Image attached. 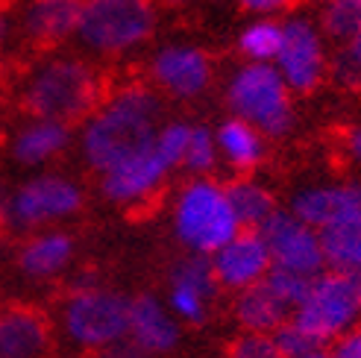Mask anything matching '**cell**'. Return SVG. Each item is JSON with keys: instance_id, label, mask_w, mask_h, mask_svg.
<instances>
[{"instance_id": "1", "label": "cell", "mask_w": 361, "mask_h": 358, "mask_svg": "<svg viewBox=\"0 0 361 358\" xmlns=\"http://www.w3.org/2000/svg\"><path fill=\"white\" fill-rule=\"evenodd\" d=\"M165 115V100L150 82L126 80L106 92V100L80 123V153L94 173H106L123 159L153 144Z\"/></svg>"}, {"instance_id": "2", "label": "cell", "mask_w": 361, "mask_h": 358, "mask_svg": "<svg viewBox=\"0 0 361 358\" xmlns=\"http://www.w3.org/2000/svg\"><path fill=\"white\" fill-rule=\"evenodd\" d=\"M106 77L92 59L74 53H47L21 77L18 103L30 118L77 127L106 100Z\"/></svg>"}, {"instance_id": "3", "label": "cell", "mask_w": 361, "mask_h": 358, "mask_svg": "<svg viewBox=\"0 0 361 358\" xmlns=\"http://www.w3.org/2000/svg\"><path fill=\"white\" fill-rule=\"evenodd\" d=\"M156 27V0H82L74 39L94 59H121L147 44Z\"/></svg>"}, {"instance_id": "4", "label": "cell", "mask_w": 361, "mask_h": 358, "mask_svg": "<svg viewBox=\"0 0 361 358\" xmlns=\"http://www.w3.org/2000/svg\"><path fill=\"white\" fill-rule=\"evenodd\" d=\"M226 109L247 121L264 138H282L294 130V94L270 62H244L229 74Z\"/></svg>"}, {"instance_id": "5", "label": "cell", "mask_w": 361, "mask_h": 358, "mask_svg": "<svg viewBox=\"0 0 361 358\" xmlns=\"http://www.w3.org/2000/svg\"><path fill=\"white\" fill-rule=\"evenodd\" d=\"M173 232L188 253L197 256H212L229 238H235L241 226L229 206L224 183L191 176L173 200Z\"/></svg>"}, {"instance_id": "6", "label": "cell", "mask_w": 361, "mask_h": 358, "mask_svg": "<svg viewBox=\"0 0 361 358\" xmlns=\"http://www.w3.org/2000/svg\"><path fill=\"white\" fill-rule=\"evenodd\" d=\"M291 320L320 347H329L335 338L361 323V276L338 271L317 273Z\"/></svg>"}, {"instance_id": "7", "label": "cell", "mask_w": 361, "mask_h": 358, "mask_svg": "<svg viewBox=\"0 0 361 358\" xmlns=\"http://www.w3.org/2000/svg\"><path fill=\"white\" fill-rule=\"evenodd\" d=\"M59 323L74 347L94 352L106 344L126 338L130 326V297L112 288H92L80 294H65L59 309Z\"/></svg>"}, {"instance_id": "8", "label": "cell", "mask_w": 361, "mask_h": 358, "mask_svg": "<svg viewBox=\"0 0 361 358\" xmlns=\"http://www.w3.org/2000/svg\"><path fill=\"white\" fill-rule=\"evenodd\" d=\"M85 203V191L68 176L42 173L18 185L6 197L0 226L9 232H35L47 223L74 218Z\"/></svg>"}, {"instance_id": "9", "label": "cell", "mask_w": 361, "mask_h": 358, "mask_svg": "<svg viewBox=\"0 0 361 358\" xmlns=\"http://www.w3.org/2000/svg\"><path fill=\"white\" fill-rule=\"evenodd\" d=\"M274 68L291 94H312L329 77L326 35L309 15H288L282 21V42Z\"/></svg>"}, {"instance_id": "10", "label": "cell", "mask_w": 361, "mask_h": 358, "mask_svg": "<svg viewBox=\"0 0 361 358\" xmlns=\"http://www.w3.org/2000/svg\"><path fill=\"white\" fill-rule=\"evenodd\" d=\"M147 74L159 94L173 100H197L212 88L214 62L200 44L176 42L153 53Z\"/></svg>"}, {"instance_id": "11", "label": "cell", "mask_w": 361, "mask_h": 358, "mask_svg": "<svg viewBox=\"0 0 361 358\" xmlns=\"http://www.w3.org/2000/svg\"><path fill=\"white\" fill-rule=\"evenodd\" d=\"M256 232L262 235L274 267H285V271L305 276H317L326 271L317 229L305 226L288 209H276Z\"/></svg>"}, {"instance_id": "12", "label": "cell", "mask_w": 361, "mask_h": 358, "mask_svg": "<svg viewBox=\"0 0 361 358\" xmlns=\"http://www.w3.org/2000/svg\"><path fill=\"white\" fill-rule=\"evenodd\" d=\"M171 173L173 171L161 162L159 153L150 144L147 150L123 159L112 171L100 173V194L112 206H121V209L147 206L150 200H156V194L165 188Z\"/></svg>"}, {"instance_id": "13", "label": "cell", "mask_w": 361, "mask_h": 358, "mask_svg": "<svg viewBox=\"0 0 361 358\" xmlns=\"http://www.w3.org/2000/svg\"><path fill=\"white\" fill-rule=\"evenodd\" d=\"M0 358H53V320L39 306H0Z\"/></svg>"}, {"instance_id": "14", "label": "cell", "mask_w": 361, "mask_h": 358, "mask_svg": "<svg viewBox=\"0 0 361 358\" xmlns=\"http://www.w3.org/2000/svg\"><path fill=\"white\" fill-rule=\"evenodd\" d=\"M214 279L226 291H244L250 285H256L267 276L270 253L256 229H241L235 238H229L221 249H214L209 256Z\"/></svg>"}, {"instance_id": "15", "label": "cell", "mask_w": 361, "mask_h": 358, "mask_svg": "<svg viewBox=\"0 0 361 358\" xmlns=\"http://www.w3.org/2000/svg\"><path fill=\"white\" fill-rule=\"evenodd\" d=\"M82 0H24L18 32L39 50H56L77 35Z\"/></svg>"}, {"instance_id": "16", "label": "cell", "mask_w": 361, "mask_h": 358, "mask_svg": "<svg viewBox=\"0 0 361 358\" xmlns=\"http://www.w3.org/2000/svg\"><path fill=\"white\" fill-rule=\"evenodd\" d=\"M288 211L305 226L320 232L350 214H361V183H326L300 188L288 203Z\"/></svg>"}, {"instance_id": "17", "label": "cell", "mask_w": 361, "mask_h": 358, "mask_svg": "<svg viewBox=\"0 0 361 358\" xmlns=\"http://www.w3.org/2000/svg\"><path fill=\"white\" fill-rule=\"evenodd\" d=\"M126 338L135 341L144 352L153 358L168 355L179 347V320L171 314V309L153 294H138L130 297V326H126Z\"/></svg>"}, {"instance_id": "18", "label": "cell", "mask_w": 361, "mask_h": 358, "mask_svg": "<svg viewBox=\"0 0 361 358\" xmlns=\"http://www.w3.org/2000/svg\"><path fill=\"white\" fill-rule=\"evenodd\" d=\"M71 141H74V130L68 123L30 118L24 127L15 130L9 141V153L18 165L39 168V165L53 162V159H59L71 147Z\"/></svg>"}, {"instance_id": "19", "label": "cell", "mask_w": 361, "mask_h": 358, "mask_svg": "<svg viewBox=\"0 0 361 358\" xmlns=\"http://www.w3.org/2000/svg\"><path fill=\"white\" fill-rule=\"evenodd\" d=\"M74 235H68L62 229H47L30 235L21 247H18V271L27 279L44 282L59 276L74 259Z\"/></svg>"}, {"instance_id": "20", "label": "cell", "mask_w": 361, "mask_h": 358, "mask_svg": "<svg viewBox=\"0 0 361 358\" xmlns=\"http://www.w3.org/2000/svg\"><path fill=\"white\" fill-rule=\"evenodd\" d=\"M232 317L241 326V332H259V335H274L288 317L291 309L267 288V282H256L244 291H235L232 300Z\"/></svg>"}, {"instance_id": "21", "label": "cell", "mask_w": 361, "mask_h": 358, "mask_svg": "<svg viewBox=\"0 0 361 358\" xmlns=\"http://www.w3.org/2000/svg\"><path fill=\"white\" fill-rule=\"evenodd\" d=\"M214 141H218V156L241 176L256 171L267 156V144H264L267 138L256 127H250L247 121L232 115L214 130Z\"/></svg>"}, {"instance_id": "22", "label": "cell", "mask_w": 361, "mask_h": 358, "mask_svg": "<svg viewBox=\"0 0 361 358\" xmlns=\"http://www.w3.org/2000/svg\"><path fill=\"white\" fill-rule=\"evenodd\" d=\"M326 271L361 276V214L338 221L317 232Z\"/></svg>"}, {"instance_id": "23", "label": "cell", "mask_w": 361, "mask_h": 358, "mask_svg": "<svg viewBox=\"0 0 361 358\" xmlns=\"http://www.w3.org/2000/svg\"><path fill=\"white\" fill-rule=\"evenodd\" d=\"M224 188H226L229 206H232V211H235L241 229H259L270 214L279 209L274 191H270L267 185H262V183H256V179H250V176L232 179V183H226Z\"/></svg>"}, {"instance_id": "24", "label": "cell", "mask_w": 361, "mask_h": 358, "mask_svg": "<svg viewBox=\"0 0 361 358\" xmlns=\"http://www.w3.org/2000/svg\"><path fill=\"white\" fill-rule=\"evenodd\" d=\"M279 42H282V21H276V18H252L238 32V53L247 62L274 65Z\"/></svg>"}, {"instance_id": "25", "label": "cell", "mask_w": 361, "mask_h": 358, "mask_svg": "<svg viewBox=\"0 0 361 358\" xmlns=\"http://www.w3.org/2000/svg\"><path fill=\"white\" fill-rule=\"evenodd\" d=\"M168 288H185V291H197L206 300H214L218 294V279H214V271H212V261L209 256H197V253H188L183 259H176L168 271Z\"/></svg>"}, {"instance_id": "26", "label": "cell", "mask_w": 361, "mask_h": 358, "mask_svg": "<svg viewBox=\"0 0 361 358\" xmlns=\"http://www.w3.org/2000/svg\"><path fill=\"white\" fill-rule=\"evenodd\" d=\"M317 27L335 44H347L361 30V0H323Z\"/></svg>"}, {"instance_id": "27", "label": "cell", "mask_w": 361, "mask_h": 358, "mask_svg": "<svg viewBox=\"0 0 361 358\" xmlns=\"http://www.w3.org/2000/svg\"><path fill=\"white\" fill-rule=\"evenodd\" d=\"M218 141H214V130H209L206 123H191L188 147L183 156V168L191 176H209L218 168Z\"/></svg>"}, {"instance_id": "28", "label": "cell", "mask_w": 361, "mask_h": 358, "mask_svg": "<svg viewBox=\"0 0 361 358\" xmlns=\"http://www.w3.org/2000/svg\"><path fill=\"white\" fill-rule=\"evenodd\" d=\"M188 135H191V123L188 121H165V123H159V130L153 135V150L159 153V159L171 171L183 168Z\"/></svg>"}, {"instance_id": "29", "label": "cell", "mask_w": 361, "mask_h": 358, "mask_svg": "<svg viewBox=\"0 0 361 358\" xmlns=\"http://www.w3.org/2000/svg\"><path fill=\"white\" fill-rule=\"evenodd\" d=\"M312 279L314 276H305V273H294V271H285V267H270L267 271V276H264V282H267V288L274 291L288 309H291V314H294V309L300 306V302L305 300V294H309V288H312Z\"/></svg>"}, {"instance_id": "30", "label": "cell", "mask_w": 361, "mask_h": 358, "mask_svg": "<svg viewBox=\"0 0 361 358\" xmlns=\"http://www.w3.org/2000/svg\"><path fill=\"white\" fill-rule=\"evenodd\" d=\"M224 358H285L274 341V335H259V332H238L226 344Z\"/></svg>"}, {"instance_id": "31", "label": "cell", "mask_w": 361, "mask_h": 358, "mask_svg": "<svg viewBox=\"0 0 361 358\" xmlns=\"http://www.w3.org/2000/svg\"><path fill=\"white\" fill-rule=\"evenodd\" d=\"M274 341H276V347H279V352H282L285 358H297V355L314 352V350H326V347H320L309 332H302L291 317H288L285 323L274 332Z\"/></svg>"}, {"instance_id": "32", "label": "cell", "mask_w": 361, "mask_h": 358, "mask_svg": "<svg viewBox=\"0 0 361 358\" xmlns=\"http://www.w3.org/2000/svg\"><path fill=\"white\" fill-rule=\"evenodd\" d=\"M300 0H238V6L250 12L252 18H276V15H291Z\"/></svg>"}, {"instance_id": "33", "label": "cell", "mask_w": 361, "mask_h": 358, "mask_svg": "<svg viewBox=\"0 0 361 358\" xmlns=\"http://www.w3.org/2000/svg\"><path fill=\"white\" fill-rule=\"evenodd\" d=\"M326 350L332 358H361V323L344 332L341 338H335Z\"/></svg>"}, {"instance_id": "34", "label": "cell", "mask_w": 361, "mask_h": 358, "mask_svg": "<svg viewBox=\"0 0 361 358\" xmlns=\"http://www.w3.org/2000/svg\"><path fill=\"white\" fill-rule=\"evenodd\" d=\"M92 358H153V355L144 352L135 341H130V338H121L115 344H106V347L94 350Z\"/></svg>"}, {"instance_id": "35", "label": "cell", "mask_w": 361, "mask_h": 358, "mask_svg": "<svg viewBox=\"0 0 361 358\" xmlns=\"http://www.w3.org/2000/svg\"><path fill=\"white\" fill-rule=\"evenodd\" d=\"M341 150H344L353 162L361 168V123L347 127L344 132H341Z\"/></svg>"}, {"instance_id": "36", "label": "cell", "mask_w": 361, "mask_h": 358, "mask_svg": "<svg viewBox=\"0 0 361 358\" xmlns=\"http://www.w3.org/2000/svg\"><path fill=\"white\" fill-rule=\"evenodd\" d=\"M338 50H341V53H344V56H347V59H350V62L355 65V70H358V74H361V30H358V32L353 35V39H350L347 44H341Z\"/></svg>"}, {"instance_id": "37", "label": "cell", "mask_w": 361, "mask_h": 358, "mask_svg": "<svg viewBox=\"0 0 361 358\" xmlns=\"http://www.w3.org/2000/svg\"><path fill=\"white\" fill-rule=\"evenodd\" d=\"M9 24H12V18H9L6 6H4V4H0V47H4V42H6V35H9Z\"/></svg>"}, {"instance_id": "38", "label": "cell", "mask_w": 361, "mask_h": 358, "mask_svg": "<svg viewBox=\"0 0 361 358\" xmlns=\"http://www.w3.org/2000/svg\"><path fill=\"white\" fill-rule=\"evenodd\" d=\"M197 0H156V6H171V9H185V6H194Z\"/></svg>"}, {"instance_id": "39", "label": "cell", "mask_w": 361, "mask_h": 358, "mask_svg": "<svg viewBox=\"0 0 361 358\" xmlns=\"http://www.w3.org/2000/svg\"><path fill=\"white\" fill-rule=\"evenodd\" d=\"M297 358H332L329 350H314V352H305V355H297Z\"/></svg>"}, {"instance_id": "40", "label": "cell", "mask_w": 361, "mask_h": 358, "mask_svg": "<svg viewBox=\"0 0 361 358\" xmlns=\"http://www.w3.org/2000/svg\"><path fill=\"white\" fill-rule=\"evenodd\" d=\"M6 188H0V221H4V209H6Z\"/></svg>"}, {"instance_id": "41", "label": "cell", "mask_w": 361, "mask_h": 358, "mask_svg": "<svg viewBox=\"0 0 361 358\" xmlns=\"http://www.w3.org/2000/svg\"><path fill=\"white\" fill-rule=\"evenodd\" d=\"M317 4H323V0H317Z\"/></svg>"}]
</instances>
